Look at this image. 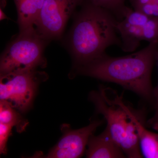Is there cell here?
Here are the masks:
<instances>
[{"mask_svg": "<svg viewBox=\"0 0 158 158\" xmlns=\"http://www.w3.org/2000/svg\"><path fill=\"white\" fill-rule=\"evenodd\" d=\"M158 51V41L141 50L123 57L104 53L91 62L77 67L80 74L116 83L148 101L153 99L152 71Z\"/></svg>", "mask_w": 158, "mask_h": 158, "instance_id": "1", "label": "cell"}, {"mask_svg": "<svg viewBox=\"0 0 158 158\" xmlns=\"http://www.w3.org/2000/svg\"><path fill=\"white\" fill-rule=\"evenodd\" d=\"M75 15L68 45L77 66L94 60L111 46H119L116 34L118 20L107 9L85 0Z\"/></svg>", "mask_w": 158, "mask_h": 158, "instance_id": "2", "label": "cell"}, {"mask_svg": "<svg viewBox=\"0 0 158 158\" xmlns=\"http://www.w3.org/2000/svg\"><path fill=\"white\" fill-rule=\"evenodd\" d=\"M115 90L109 88H100L92 91L89 98L94 104L97 112L107 123V128L126 156L142 157L135 125L126 111L116 101Z\"/></svg>", "mask_w": 158, "mask_h": 158, "instance_id": "3", "label": "cell"}, {"mask_svg": "<svg viewBox=\"0 0 158 158\" xmlns=\"http://www.w3.org/2000/svg\"><path fill=\"white\" fill-rule=\"evenodd\" d=\"M50 42L36 31L19 33L1 57V75L17 71L34 70L45 67L46 60L44 52Z\"/></svg>", "mask_w": 158, "mask_h": 158, "instance_id": "4", "label": "cell"}, {"mask_svg": "<svg viewBox=\"0 0 158 158\" xmlns=\"http://www.w3.org/2000/svg\"><path fill=\"white\" fill-rule=\"evenodd\" d=\"M47 76L44 72L17 71L1 75L0 100L9 103L21 112H25L32 105L38 85Z\"/></svg>", "mask_w": 158, "mask_h": 158, "instance_id": "5", "label": "cell"}, {"mask_svg": "<svg viewBox=\"0 0 158 158\" xmlns=\"http://www.w3.org/2000/svg\"><path fill=\"white\" fill-rule=\"evenodd\" d=\"M85 0H45L35 23L37 34L50 41L61 38L66 23Z\"/></svg>", "mask_w": 158, "mask_h": 158, "instance_id": "6", "label": "cell"}, {"mask_svg": "<svg viewBox=\"0 0 158 158\" xmlns=\"http://www.w3.org/2000/svg\"><path fill=\"white\" fill-rule=\"evenodd\" d=\"M102 123V120H96L79 129H65L62 138L45 157L76 158L81 156L90 136Z\"/></svg>", "mask_w": 158, "mask_h": 158, "instance_id": "7", "label": "cell"}, {"mask_svg": "<svg viewBox=\"0 0 158 158\" xmlns=\"http://www.w3.org/2000/svg\"><path fill=\"white\" fill-rule=\"evenodd\" d=\"M87 158H125L123 151L113 139L110 131L106 128L98 136L92 135L88 140Z\"/></svg>", "mask_w": 158, "mask_h": 158, "instance_id": "8", "label": "cell"}, {"mask_svg": "<svg viewBox=\"0 0 158 158\" xmlns=\"http://www.w3.org/2000/svg\"><path fill=\"white\" fill-rule=\"evenodd\" d=\"M116 101L128 114L135 125L142 156L147 158H158V133L152 132L145 128L142 122L125 104L122 96L115 93Z\"/></svg>", "mask_w": 158, "mask_h": 158, "instance_id": "9", "label": "cell"}, {"mask_svg": "<svg viewBox=\"0 0 158 158\" xmlns=\"http://www.w3.org/2000/svg\"><path fill=\"white\" fill-rule=\"evenodd\" d=\"M18 14L19 33L34 30V25L45 0H14Z\"/></svg>", "mask_w": 158, "mask_h": 158, "instance_id": "10", "label": "cell"}, {"mask_svg": "<svg viewBox=\"0 0 158 158\" xmlns=\"http://www.w3.org/2000/svg\"><path fill=\"white\" fill-rule=\"evenodd\" d=\"M142 27L131 24L123 19L118 22L116 29L121 36L123 51L132 52L137 49L142 40Z\"/></svg>", "mask_w": 158, "mask_h": 158, "instance_id": "11", "label": "cell"}, {"mask_svg": "<svg viewBox=\"0 0 158 158\" xmlns=\"http://www.w3.org/2000/svg\"><path fill=\"white\" fill-rule=\"evenodd\" d=\"M0 123L9 124L16 128L21 133L25 130L28 122L24 119L16 109L4 101L0 102Z\"/></svg>", "mask_w": 158, "mask_h": 158, "instance_id": "12", "label": "cell"}, {"mask_svg": "<svg viewBox=\"0 0 158 158\" xmlns=\"http://www.w3.org/2000/svg\"><path fill=\"white\" fill-rule=\"evenodd\" d=\"M94 5L107 9L118 21L124 18L128 7L125 5L127 0H86Z\"/></svg>", "mask_w": 158, "mask_h": 158, "instance_id": "13", "label": "cell"}, {"mask_svg": "<svg viewBox=\"0 0 158 158\" xmlns=\"http://www.w3.org/2000/svg\"><path fill=\"white\" fill-rule=\"evenodd\" d=\"M142 38L150 43L158 41V20L149 19L142 27Z\"/></svg>", "mask_w": 158, "mask_h": 158, "instance_id": "14", "label": "cell"}, {"mask_svg": "<svg viewBox=\"0 0 158 158\" xmlns=\"http://www.w3.org/2000/svg\"><path fill=\"white\" fill-rule=\"evenodd\" d=\"M149 19L140 11L128 8L123 19L131 24L143 27Z\"/></svg>", "mask_w": 158, "mask_h": 158, "instance_id": "15", "label": "cell"}, {"mask_svg": "<svg viewBox=\"0 0 158 158\" xmlns=\"http://www.w3.org/2000/svg\"><path fill=\"white\" fill-rule=\"evenodd\" d=\"M13 127L10 125L0 123V153L1 154L7 153V141Z\"/></svg>", "mask_w": 158, "mask_h": 158, "instance_id": "16", "label": "cell"}, {"mask_svg": "<svg viewBox=\"0 0 158 158\" xmlns=\"http://www.w3.org/2000/svg\"><path fill=\"white\" fill-rule=\"evenodd\" d=\"M135 10L140 11L149 19L158 20V4L155 2L147 3Z\"/></svg>", "mask_w": 158, "mask_h": 158, "instance_id": "17", "label": "cell"}, {"mask_svg": "<svg viewBox=\"0 0 158 158\" xmlns=\"http://www.w3.org/2000/svg\"><path fill=\"white\" fill-rule=\"evenodd\" d=\"M156 61L157 62L158 66V51L156 56ZM153 97L155 104V112L152 118L148 122V123L153 129L158 131V83L156 87L153 90Z\"/></svg>", "mask_w": 158, "mask_h": 158, "instance_id": "18", "label": "cell"}, {"mask_svg": "<svg viewBox=\"0 0 158 158\" xmlns=\"http://www.w3.org/2000/svg\"><path fill=\"white\" fill-rule=\"evenodd\" d=\"M133 6L134 10L138 9L140 6L151 2H154L155 0H128Z\"/></svg>", "mask_w": 158, "mask_h": 158, "instance_id": "19", "label": "cell"}, {"mask_svg": "<svg viewBox=\"0 0 158 158\" xmlns=\"http://www.w3.org/2000/svg\"><path fill=\"white\" fill-rule=\"evenodd\" d=\"M0 18L1 20H2L3 19H7L8 18L6 16V15L3 12L2 9H0Z\"/></svg>", "mask_w": 158, "mask_h": 158, "instance_id": "20", "label": "cell"}, {"mask_svg": "<svg viewBox=\"0 0 158 158\" xmlns=\"http://www.w3.org/2000/svg\"><path fill=\"white\" fill-rule=\"evenodd\" d=\"M6 0H1V8L4 9L6 7Z\"/></svg>", "mask_w": 158, "mask_h": 158, "instance_id": "21", "label": "cell"}, {"mask_svg": "<svg viewBox=\"0 0 158 158\" xmlns=\"http://www.w3.org/2000/svg\"><path fill=\"white\" fill-rule=\"evenodd\" d=\"M154 2H155L156 3H157L158 4V0H155V1H154Z\"/></svg>", "mask_w": 158, "mask_h": 158, "instance_id": "22", "label": "cell"}]
</instances>
